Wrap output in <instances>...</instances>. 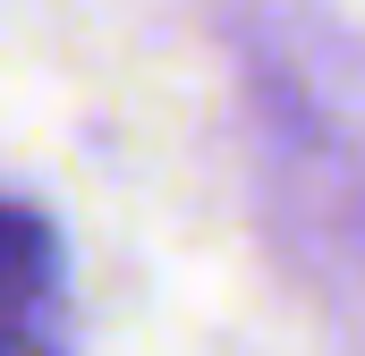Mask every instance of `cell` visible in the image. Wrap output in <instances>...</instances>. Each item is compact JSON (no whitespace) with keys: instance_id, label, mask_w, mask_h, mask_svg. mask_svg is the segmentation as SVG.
I'll return each mask as SVG.
<instances>
[{"instance_id":"1","label":"cell","mask_w":365,"mask_h":356,"mask_svg":"<svg viewBox=\"0 0 365 356\" xmlns=\"http://www.w3.org/2000/svg\"><path fill=\"white\" fill-rule=\"evenodd\" d=\"M51 280V238H43V221H26L17 204H0V305L9 314H26V297Z\"/></svg>"},{"instance_id":"2","label":"cell","mask_w":365,"mask_h":356,"mask_svg":"<svg viewBox=\"0 0 365 356\" xmlns=\"http://www.w3.org/2000/svg\"><path fill=\"white\" fill-rule=\"evenodd\" d=\"M0 356H51V348H43V340H34V331H26V323L0 305Z\"/></svg>"}]
</instances>
